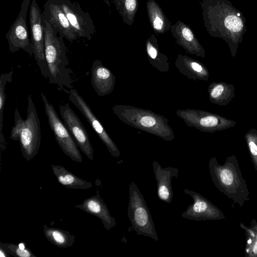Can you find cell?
Here are the masks:
<instances>
[{"mask_svg": "<svg viewBox=\"0 0 257 257\" xmlns=\"http://www.w3.org/2000/svg\"><path fill=\"white\" fill-rule=\"evenodd\" d=\"M211 30L214 37L222 38L228 44L234 58L239 43L246 32V19L242 12L229 0H212Z\"/></svg>", "mask_w": 257, "mask_h": 257, "instance_id": "cell-1", "label": "cell"}, {"mask_svg": "<svg viewBox=\"0 0 257 257\" xmlns=\"http://www.w3.org/2000/svg\"><path fill=\"white\" fill-rule=\"evenodd\" d=\"M208 167L212 181L220 192L240 207L250 200V192L235 156L227 157L223 164H219L217 158L212 157Z\"/></svg>", "mask_w": 257, "mask_h": 257, "instance_id": "cell-2", "label": "cell"}, {"mask_svg": "<svg viewBox=\"0 0 257 257\" xmlns=\"http://www.w3.org/2000/svg\"><path fill=\"white\" fill-rule=\"evenodd\" d=\"M45 53L48 64L49 82L58 86L60 91L72 88L71 70L68 67L66 47L64 38L59 35L44 20Z\"/></svg>", "mask_w": 257, "mask_h": 257, "instance_id": "cell-3", "label": "cell"}, {"mask_svg": "<svg viewBox=\"0 0 257 257\" xmlns=\"http://www.w3.org/2000/svg\"><path fill=\"white\" fill-rule=\"evenodd\" d=\"M112 110L120 120L132 127L166 141L175 139L169 120L162 115L151 110L125 104H116Z\"/></svg>", "mask_w": 257, "mask_h": 257, "instance_id": "cell-4", "label": "cell"}, {"mask_svg": "<svg viewBox=\"0 0 257 257\" xmlns=\"http://www.w3.org/2000/svg\"><path fill=\"white\" fill-rule=\"evenodd\" d=\"M127 216L133 230L138 235H143L159 241L149 209L140 189L133 182L129 185Z\"/></svg>", "mask_w": 257, "mask_h": 257, "instance_id": "cell-5", "label": "cell"}, {"mask_svg": "<svg viewBox=\"0 0 257 257\" xmlns=\"http://www.w3.org/2000/svg\"><path fill=\"white\" fill-rule=\"evenodd\" d=\"M176 115L189 127L202 132L214 133L233 127L236 122L205 110L185 109L176 110Z\"/></svg>", "mask_w": 257, "mask_h": 257, "instance_id": "cell-6", "label": "cell"}, {"mask_svg": "<svg viewBox=\"0 0 257 257\" xmlns=\"http://www.w3.org/2000/svg\"><path fill=\"white\" fill-rule=\"evenodd\" d=\"M27 115L20 135V144L23 157L32 160L41 146L40 121L31 95L28 96Z\"/></svg>", "mask_w": 257, "mask_h": 257, "instance_id": "cell-7", "label": "cell"}, {"mask_svg": "<svg viewBox=\"0 0 257 257\" xmlns=\"http://www.w3.org/2000/svg\"><path fill=\"white\" fill-rule=\"evenodd\" d=\"M41 96L50 127L59 147L73 161L82 162V157L78 146L64 122L59 118L53 105L49 103L44 93H41Z\"/></svg>", "mask_w": 257, "mask_h": 257, "instance_id": "cell-8", "label": "cell"}, {"mask_svg": "<svg viewBox=\"0 0 257 257\" xmlns=\"http://www.w3.org/2000/svg\"><path fill=\"white\" fill-rule=\"evenodd\" d=\"M31 40L34 46V56L41 74L49 78V72L45 53L44 19L36 0H32L29 8Z\"/></svg>", "mask_w": 257, "mask_h": 257, "instance_id": "cell-9", "label": "cell"}, {"mask_svg": "<svg viewBox=\"0 0 257 257\" xmlns=\"http://www.w3.org/2000/svg\"><path fill=\"white\" fill-rule=\"evenodd\" d=\"M32 0H23L19 13L7 32L6 38L11 53L23 50L34 55V49L29 37L27 17Z\"/></svg>", "mask_w": 257, "mask_h": 257, "instance_id": "cell-10", "label": "cell"}, {"mask_svg": "<svg viewBox=\"0 0 257 257\" xmlns=\"http://www.w3.org/2000/svg\"><path fill=\"white\" fill-rule=\"evenodd\" d=\"M69 100L82 113L88 123L97 135L102 143L106 147L110 155L114 158L120 156V152L112 141L101 122L96 117L89 105L79 94L77 90L71 88L66 90Z\"/></svg>", "mask_w": 257, "mask_h": 257, "instance_id": "cell-11", "label": "cell"}, {"mask_svg": "<svg viewBox=\"0 0 257 257\" xmlns=\"http://www.w3.org/2000/svg\"><path fill=\"white\" fill-rule=\"evenodd\" d=\"M59 112L63 122L81 152L90 161L93 160V149L87 131L80 118L68 103L59 105Z\"/></svg>", "mask_w": 257, "mask_h": 257, "instance_id": "cell-12", "label": "cell"}, {"mask_svg": "<svg viewBox=\"0 0 257 257\" xmlns=\"http://www.w3.org/2000/svg\"><path fill=\"white\" fill-rule=\"evenodd\" d=\"M184 193L193 199L181 216L183 218L195 221L216 220L224 219L223 213L215 205L201 195L191 190L185 189Z\"/></svg>", "mask_w": 257, "mask_h": 257, "instance_id": "cell-13", "label": "cell"}, {"mask_svg": "<svg viewBox=\"0 0 257 257\" xmlns=\"http://www.w3.org/2000/svg\"><path fill=\"white\" fill-rule=\"evenodd\" d=\"M60 5L78 38L91 40L95 33L92 19L78 3L71 0H59Z\"/></svg>", "mask_w": 257, "mask_h": 257, "instance_id": "cell-14", "label": "cell"}, {"mask_svg": "<svg viewBox=\"0 0 257 257\" xmlns=\"http://www.w3.org/2000/svg\"><path fill=\"white\" fill-rule=\"evenodd\" d=\"M42 13L44 20L60 36L70 42L78 38L61 8L59 0H47L44 4Z\"/></svg>", "mask_w": 257, "mask_h": 257, "instance_id": "cell-15", "label": "cell"}, {"mask_svg": "<svg viewBox=\"0 0 257 257\" xmlns=\"http://www.w3.org/2000/svg\"><path fill=\"white\" fill-rule=\"evenodd\" d=\"M155 177L157 181L158 198L166 203H171L173 197L172 178H178L179 169L171 167L163 168L157 161L152 163Z\"/></svg>", "mask_w": 257, "mask_h": 257, "instance_id": "cell-16", "label": "cell"}, {"mask_svg": "<svg viewBox=\"0 0 257 257\" xmlns=\"http://www.w3.org/2000/svg\"><path fill=\"white\" fill-rule=\"evenodd\" d=\"M91 82L97 95L103 96L112 92L114 88L115 77L111 71L96 60L91 69Z\"/></svg>", "mask_w": 257, "mask_h": 257, "instance_id": "cell-17", "label": "cell"}, {"mask_svg": "<svg viewBox=\"0 0 257 257\" xmlns=\"http://www.w3.org/2000/svg\"><path fill=\"white\" fill-rule=\"evenodd\" d=\"M99 218L101 221L104 228L109 230L116 225V221L105 204L101 197L99 190L96 195L85 199L81 204L74 206Z\"/></svg>", "mask_w": 257, "mask_h": 257, "instance_id": "cell-18", "label": "cell"}, {"mask_svg": "<svg viewBox=\"0 0 257 257\" xmlns=\"http://www.w3.org/2000/svg\"><path fill=\"white\" fill-rule=\"evenodd\" d=\"M175 65L179 72L188 79L208 81L209 73L206 66L200 61L185 56H179Z\"/></svg>", "mask_w": 257, "mask_h": 257, "instance_id": "cell-19", "label": "cell"}, {"mask_svg": "<svg viewBox=\"0 0 257 257\" xmlns=\"http://www.w3.org/2000/svg\"><path fill=\"white\" fill-rule=\"evenodd\" d=\"M210 101L220 106H225L234 97V86L224 82H213L208 87Z\"/></svg>", "mask_w": 257, "mask_h": 257, "instance_id": "cell-20", "label": "cell"}, {"mask_svg": "<svg viewBox=\"0 0 257 257\" xmlns=\"http://www.w3.org/2000/svg\"><path fill=\"white\" fill-rule=\"evenodd\" d=\"M51 167L59 183L67 188L88 189L93 186L91 182L78 177L62 166L52 164Z\"/></svg>", "mask_w": 257, "mask_h": 257, "instance_id": "cell-21", "label": "cell"}, {"mask_svg": "<svg viewBox=\"0 0 257 257\" xmlns=\"http://www.w3.org/2000/svg\"><path fill=\"white\" fill-rule=\"evenodd\" d=\"M43 231L48 241L62 248L72 246L75 241V236L64 229L44 225Z\"/></svg>", "mask_w": 257, "mask_h": 257, "instance_id": "cell-22", "label": "cell"}, {"mask_svg": "<svg viewBox=\"0 0 257 257\" xmlns=\"http://www.w3.org/2000/svg\"><path fill=\"white\" fill-rule=\"evenodd\" d=\"M240 226L245 231L246 235V255L249 257H257V221L252 219L249 227L242 223Z\"/></svg>", "mask_w": 257, "mask_h": 257, "instance_id": "cell-23", "label": "cell"}, {"mask_svg": "<svg viewBox=\"0 0 257 257\" xmlns=\"http://www.w3.org/2000/svg\"><path fill=\"white\" fill-rule=\"evenodd\" d=\"M13 75V71L12 70L8 73L2 74L0 76V141L2 150L5 142L4 136L3 134V112L6 99L5 88L7 83L12 82Z\"/></svg>", "mask_w": 257, "mask_h": 257, "instance_id": "cell-24", "label": "cell"}, {"mask_svg": "<svg viewBox=\"0 0 257 257\" xmlns=\"http://www.w3.org/2000/svg\"><path fill=\"white\" fill-rule=\"evenodd\" d=\"M147 53L151 65L161 72L169 70L170 64L166 56L160 55L157 49L150 42L147 46Z\"/></svg>", "mask_w": 257, "mask_h": 257, "instance_id": "cell-25", "label": "cell"}, {"mask_svg": "<svg viewBox=\"0 0 257 257\" xmlns=\"http://www.w3.org/2000/svg\"><path fill=\"white\" fill-rule=\"evenodd\" d=\"M0 246L3 247L10 254L19 257H37L28 248L24 242L16 244L11 243L0 242Z\"/></svg>", "mask_w": 257, "mask_h": 257, "instance_id": "cell-26", "label": "cell"}, {"mask_svg": "<svg viewBox=\"0 0 257 257\" xmlns=\"http://www.w3.org/2000/svg\"><path fill=\"white\" fill-rule=\"evenodd\" d=\"M244 138L253 165L257 172V130L250 129L245 134Z\"/></svg>", "mask_w": 257, "mask_h": 257, "instance_id": "cell-27", "label": "cell"}, {"mask_svg": "<svg viewBox=\"0 0 257 257\" xmlns=\"http://www.w3.org/2000/svg\"><path fill=\"white\" fill-rule=\"evenodd\" d=\"M14 115L15 124L11 131L10 139L13 141H18L20 140L21 133L24 126L25 119L21 117L17 108L15 109Z\"/></svg>", "mask_w": 257, "mask_h": 257, "instance_id": "cell-28", "label": "cell"}, {"mask_svg": "<svg viewBox=\"0 0 257 257\" xmlns=\"http://www.w3.org/2000/svg\"><path fill=\"white\" fill-rule=\"evenodd\" d=\"M182 35L183 38L188 42H191L194 36L192 32L187 28H185L182 30Z\"/></svg>", "mask_w": 257, "mask_h": 257, "instance_id": "cell-29", "label": "cell"}, {"mask_svg": "<svg viewBox=\"0 0 257 257\" xmlns=\"http://www.w3.org/2000/svg\"><path fill=\"white\" fill-rule=\"evenodd\" d=\"M136 0H126L125 7L130 11H133L136 8Z\"/></svg>", "mask_w": 257, "mask_h": 257, "instance_id": "cell-30", "label": "cell"}, {"mask_svg": "<svg viewBox=\"0 0 257 257\" xmlns=\"http://www.w3.org/2000/svg\"><path fill=\"white\" fill-rule=\"evenodd\" d=\"M163 25L162 20L158 17H157L154 21V27L156 30H160Z\"/></svg>", "mask_w": 257, "mask_h": 257, "instance_id": "cell-31", "label": "cell"}, {"mask_svg": "<svg viewBox=\"0 0 257 257\" xmlns=\"http://www.w3.org/2000/svg\"><path fill=\"white\" fill-rule=\"evenodd\" d=\"M0 256L1 257H9L10 254L2 246H0Z\"/></svg>", "mask_w": 257, "mask_h": 257, "instance_id": "cell-32", "label": "cell"}]
</instances>
